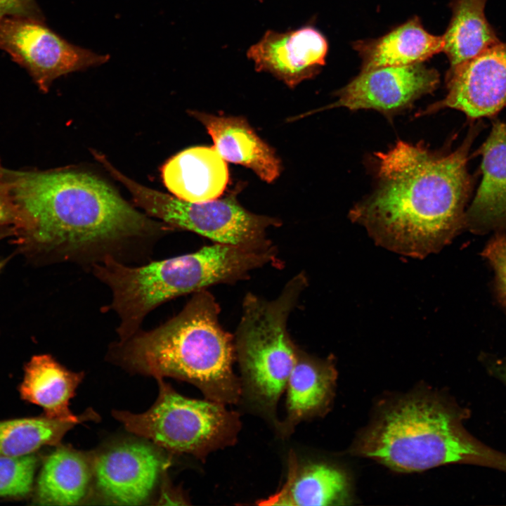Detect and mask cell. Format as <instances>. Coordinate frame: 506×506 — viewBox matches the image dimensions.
I'll list each match as a JSON object with an SVG mask.
<instances>
[{
  "mask_svg": "<svg viewBox=\"0 0 506 506\" xmlns=\"http://www.w3.org/2000/svg\"><path fill=\"white\" fill-rule=\"evenodd\" d=\"M27 221L20 242L56 261L89 267L145 259L173 229L134 209L97 176L70 169H5Z\"/></svg>",
  "mask_w": 506,
  "mask_h": 506,
  "instance_id": "cell-1",
  "label": "cell"
},
{
  "mask_svg": "<svg viewBox=\"0 0 506 506\" xmlns=\"http://www.w3.org/2000/svg\"><path fill=\"white\" fill-rule=\"evenodd\" d=\"M479 129L472 127L452 152L399 141L377 153L375 188L351 209L350 219L392 252L416 258L439 252L465 229L473 186L468 154Z\"/></svg>",
  "mask_w": 506,
  "mask_h": 506,
  "instance_id": "cell-2",
  "label": "cell"
},
{
  "mask_svg": "<svg viewBox=\"0 0 506 506\" xmlns=\"http://www.w3.org/2000/svg\"><path fill=\"white\" fill-rule=\"evenodd\" d=\"M219 312L211 293L197 291L179 314L155 329L119 339L110 354L131 371L185 380L212 401L235 402L240 387L232 369L234 339L220 325Z\"/></svg>",
  "mask_w": 506,
  "mask_h": 506,
  "instance_id": "cell-3",
  "label": "cell"
},
{
  "mask_svg": "<svg viewBox=\"0 0 506 506\" xmlns=\"http://www.w3.org/2000/svg\"><path fill=\"white\" fill-rule=\"evenodd\" d=\"M275 247L251 249L215 243L163 260L133 266L108 259L92 266L110 289L108 309L118 316L119 339L141 330L146 316L160 304L221 283L246 277L257 268L278 264Z\"/></svg>",
  "mask_w": 506,
  "mask_h": 506,
  "instance_id": "cell-4",
  "label": "cell"
},
{
  "mask_svg": "<svg viewBox=\"0 0 506 506\" xmlns=\"http://www.w3.org/2000/svg\"><path fill=\"white\" fill-rule=\"evenodd\" d=\"M463 416L437 400L405 399L382 413L356 450L401 472L465 463L506 473V454L470 435L462 426Z\"/></svg>",
  "mask_w": 506,
  "mask_h": 506,
  "instance_id": "cell-5",
  "label": "cell"
},
{
  "mask_svg": "<svg viewBox=\"0 0 506 506\" xmlns=\"http://www.w3.org/2000/svg\"><path fill=\"white\" fill-rule=\"evenodd\" d=\"M307 286L300 273L268 301L248 293L234 339L247 389L264 410L274 412L297 361L298 349L287 331L290 314Z\"/></svg>",
  "mask_w": 506,
  "mask_h": 506,
  "instance_id": "cell-6",
  "label": "cell"
},
{
  "mask_svg": "<svg viewBox=\"0 0 506 506\" xmlns=\"http://www.w3.org/2000/svg\"><path fill=\"white\" fill-rule=\"evenodd\" d=\"M101 164L126 188L137 207L174 230L190 231L226 245L251 249L272 246L266 231L280 226V221L249 212L233 195L201 202H187L134 181L106 158L101 160Z\"/></svg>",
  "mask_w": 506,
  "mask_h": 506,
  "instance_id": "cell-7",
  "label": "cell"
},
{
  "mask_svg": "<svg viewBox=\"0 0 506 506\" xmlns=\"http://www.w3.org/2000/svg\"><path fill=\"white\" fill-rule=\"evenodd\" d=\"M157 380L159 394L150 409L139 414L112 412L126 430L167 450L195 455L230 438L235 420L222 403L186 398Z\"/></svg>",
  "mask_w": 506,
  "mask_h": 506,
  "instance_id": "cell-8",
  "label": "cell"
},
{
  "mask_svg": "<svg viewBox=\"0 0 506 506\" xmlns=\"http://www.w3.org/2000/svg\"><path fill=\"white\" fill-rule=\"evenodd\" d=\"M0 48L25 67L44 92L59 77L102 65L110 58L70 44L42 21L22 17L0 20Z\"/></svg>",
  "mask_w": 506,
  "mask_h": 506,
  "instance_id": "cell-9",
  "label": "cell"
},
{
  "mask_svg": "<svg viewBox=\"0 0 506 506\" xmlns=\"http://www.w3.org/2000/svg\"><path fill=\"white\" fill-rule=\"evenodd\" d=\"M439 83L438 72L422 63L362 70L337 92V100L325 109L344 107L393 113L432 92Z\"/></svg>",
  "mask_w": 506,
  "mask_h": 506,
  "instance_id": "cell-10",
  "label": "cell"
},
{
  "mask_svg": "<svg viewBox=\"0 0 506 506\" xmlns=\"http://www.w3.org/2000/svg\"><path fill=\"white\" fill-rule=\"evenodd\" d=\"M446 82V97L429 112L453 108L471 119L495 115L506 106V43L449 68Z\"/></svg>",
  "mask_w": 506,
  "mask_h": 506,
  "instance_id": "cell-11",
  "label": "cell"
},
{
  "mask_svg": "<svg viewBox=\"0 0 506 506\" xmlns=\"http://www.w3.org/2000/svg\"><path fill=\"white\" fill-rule=\"evenodd\" d=\"M327 43L317 30L266 32L247 51L258 71L273 74L292 88L313 77L325 63Z\"/></svg>",
  "mask_w": 506,
  "mask_h": 506,
  "instance_id": "cell-12",
  "label": "cell"
},
{
  "mask_svg": "<svg viewBox=\"0 0 506 506\" xmlns=\"http://www.w3.org/2000/svg\"><path fill=\"white\" fill-rule=\"evenodd\" d=\"M161 460L150 446L125 443L108 450L95 465L96 484L112 502L138 505L150 495L157 479Z\"/></svg>",
  "mask_w": 506,
  "mask_h": 506,
  "instance_id": "cell-13",
  "label": "cell"
},
{
  "mask_svg": "<svg viewBox=\"0 0 506 506\" xmlns=\"http://www.w3.org/2000/svg\"><path fill=\"white\" fill-rule=\"evenodd\" d=\"M479 153L482 179L465 212V228L475 234L506 233V123L493 122Z\"/></svg>",
  "mask_w": 506,
  "mask_h": 506,
  "instance_id": "cell-14",
  "label": "cell"
},
{
  "mask_svg": "<svg viewBox=\"0 0 506 506\" xmlns=\"http://www.w3.org/2000/svg\"><path fill=\"white\" fill-rule=\"evenodd\" d=\"M191 115L205 126L212 138L213 148L224 160L251 169L268 183L280 175V160L245 119L197 111Z\"/></svg>",
  "mask_w": 506,
  "mask_h": 506,
  "instance_id": "cell-15",
  "label": "cell"
},
{
  "mask_svg": "<svg viewBox=\"0 0 506 506\" xmlns=\"http://www.w3.org/2000/svg\"><path fill=\"white\" fill-rule=\"evenodd\" d=\"M162 177L174 196L201 202L222 195L229 174L225 160L213 147L197 146L169 159L162 168Z\"/></svg>",
  "mask_w": 506,
  "mask_h": 506,
  "instance_id": "cell-16",
  "label": "cell"
},
{
  "mask_svg": "<svg viewBox=\"0 0 506 506\" xmlns=\"http://www.w3.org/2000/svg\"><path fill=\"white\" fill-rule=\"evenodd\" d=\"M83 377V372L67 370L51 355H36L25 366L19 391L23 400L41 406L46 417L78 424L96 417L92 410L77 416L69 408Z\"/></svg>",
  "mask_w": 506,
  "mask_h": 506,
  "instance_id": "cell-17",
  "label": "cell"
},
{
  "mask_svg": "<svg viewBox=\"0 0 506 506\" xmlns=\"http://www.w3.org/2000/svg\"><path fill=\"white\" fill-rule=\"evenodd\" d=\"M443 47V37L427 32L417 17L380 38L354 44L362 70L422 63Z\"/></svg>",
  "mask_w": 506,
  "mask_h": 506,
  "instance_id": "cell-18",
  "label": "cell"
},
{
  "mask_svg": "<svg viewBox=\"0 0 506 506\" xmlns=\"http://www.w3.org/2000/svg\"><path fill=\"white\" fill-rule=\"evenodd\" d=\"M349 483L346 474L332 465L316 462L292 467L283 488L264 504L323 506L344 504Z\"/></svg>",
  "mask_w": 506,
  "mask_h": 506,
  "instance_id": "cell-19",
  "label": "cell"
},
{
  "mask_svg": "<svg viewBox=\"0 0 506 506\" xmlns=\"http://www.w3.org/2000/svg\"><path fill=\"white\" fill-rule=\"evenodd\" d=\"M91 469L86 458L67 448H59L45 460L37 479L34 502L72 505L86 494Z\"/></svg>",
  "mask_w": 506,
  "mask_h": 506,
  "instance_id": "cell-20",
  "label": "cell"
},
{
  "mask_svg": "<svg viewBox=\"0 0 506 506\" xmlns=\"http://www.w3.org/2000/svg\"><path fill=\"white\" fill-rule=\"evenodd\" d=\"M487 0H453V15L443 35V51L450 68L474 58L500 43L485 15Z\"/></svg>",
  "mask_w": 506,
  "mask_h": 506,
  "instance_id": "cell-21",
  "label": "cell"
},
{
  "mask_svg": "<svg viewBox=\"0 0 506 506\" xmlns=\"http://www.w3.org/2000/svg\"><path fill=\"white\" fill-rule=\"evenodd\" d=\"M335 370L298 349L297 361L287 383V421L293 424L320 410L330 399Z\"/></svg>",
  "mask_w": 506,
  "mask_h": 506,
  "instance_id": "cell-22",
  "label": "cell"
},
{
  "mask_svg": "<svg viewBox=\"0 0 506 506\" xmlns=\"http://www.w3.org/2000/svg\"><path fill=\"white\" fill-rule=\"evenodd\" d=\"M77 424L46 415L0 421V456L27 455L44 446L57 444Z\"/></svg>",
  "mask_w": 506,
  "mask_h": 506,
  "instance_id": "cell-23",
  "label": "cell"
},
{
  "mask_svg": "<svg viewBox=\"0 0 506 506\" xmlns=\"http://www.w3.org/2000/svg\"><path fill=\"white\" fill-rule=\"evenodd\" d=\"M38 459L30 454L0 456V497L23 498L30 493Z\"/></svg>",
  "mask_w": 506,
  "mask_h": 506,
  "instance_id": "cell-24",
  "label": "cell"
},
{
  "mask_svg": "<svg viewBox=\"0 0 506 506\" xmlns=\"http://www.w3.org/2000/svg\"><path fill=\"white\" fill-rule=\"evenodd\" d=\"M481 254L494 272L493 289L496 300L506 310V233H494Z\"/></svg>",
  "mask_w": 506,
  "mask_h": 506,
  "instance_id": "cell-25",
  "label": "cell"
},
{
  "mask_svg": "<svg viewBox=\"0 0 506 506\" xmlns=\"http://www.w3.org/2000/svg\"><path fill=\"white\" fill-rule=\"evenodd\" d=\"M5 169L0 163V226H12L20 236L27 230V221L13 198Z\"/></svg>",
  "mask_w": 506,
  "mask_h": 506,
  "instance_id": "cell-26",
  "label": "cell"
},
{
  "mask_svg": "<svg viewBox=\"0 0 506 506\" xmlns=\"http://www.w3.org/2000/svg\"><path fill=\"white\" fill-rule=\"evenodd\" d=\"M6 17H22L43 21L34 0H0V20Z\"/></svg>",
  "mask_w": 506,
  "mask_h": 506,
  "instance_id": "cell-27",
  "label": "cell"
},
{
  "mask_svg": "<svg viewBox=\"0 0 506 506\" xmlns=\"http://www.w3.org/2000/svg\"><path fill=\"white\" fill-rule=\"evenodd\" d=\"M482 360L488 371L506 385V357L498 358L484 355Z\"/></svg>",
  "mask_w": 506,
  "mask_h": 506,
  "instance_id": "cell-28",
  "label": "cell"
},
{
  "mask_svg": "<svg viewBox=\"0 0 506 506\" xmlns=\"http://www.w3.org/2000/svg\"><path fill=\"white\" fill-rule=\"evenodd\" d=\"M17 231L11 226H0V240L7 236L16 235Z\"/></svg>",
  "mask_w": 506,
  "mask_h": 506,
  "instance_id": "cell-29",
  "label": "cell"
},
{
  "mask_svg": "<svg viewBox=\"0 0 506 506\" xmlns=\"http://www.w3.org/2000/svg\"><path fill=\"white\" fill-rule=\"evenodd\" d=\"M6 262V260H0V270L2 268V267L4 266L5 263Z\"/></svg>",
  "mask_w": 506,
  "mask_h": 506,
  "instance_id": "cell-30",
  "label": "cell"
}]
</instances>
